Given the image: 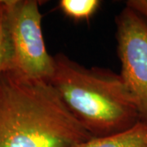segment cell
<instances>
[{"instance_id": "6da1fadb", "label": "cell", "mask_w": 147, "mask_h": 147, "mask_svg": "<svg viewBox=\"0 0 147 147\" xmlns=\"http://www.w3.org/2000/svg\"><path fill=\"white\" fill-rule=\"evenodd\" d=\"M93 137L49 81L0 77V147H70Z\"/></svg>"}, {"instance_id": "52a82bcc", "label": "cell", "mask_w": 147, "mask_h": 147, "mask_svg": "<svg viewBox=\"0 0 147 147\" xmlns=\"http://www.w3.org/2000/svg\"><path fill=\"white\" fill-rule=\"evenodd\" d=\"M11 50L7 27L4 0H0V77L7 70L10 64Z\"/></svg>"}, {"instance_id": "5b68a950", "label": "cell", "mask_w": 147, "mask_h": 147, "mask_svg": "<svg viewBox=\"0 0 147 147\" xmlns=\"http://www.w3.org/2000/svg\"><path fill=\"white\" fill-rule=\"evenodd\" d=\"M70 147H147V123L140 120L125 131L93 137Z\"/></svg>"}, {"instance_id": "8992f818", "label": "cell", "mask_w": 147, "mask_h": 147, "mask_svg": "<svg viewBox=\"0 0 147 147\" xmlns=\"http://www.w3.org/2000/svg\"><path fill=\"white\" fill-rule=\"evenodd\" d=\"M99 0H61L59 7L64 15L75 21H89L99 9Z\"/></svg>"}, {"instance_id": "277c9868", "label": "cell", "mask_w": 147, "mask_h": 147, "mask_svg": "<svg viewBox=\"0 0 147 147\" xmlns=\"http://www.w3.org/2000/svg\"><path fill=\"white\" fill-rule=\"evenodd\" d=\"M115 24L119 74L135 100L140 120L147 123V22L126 6Z\"/></svg>"}, {"instance_id": "7a4b0ae2", "label": "cell", "mask_w": 147, "mask_h": 147, "mask_svg": "<svg viewBox=\"0 0 147 147\" xmlns=\"http://www.w3.org/2000/svg\"><path fill=\"white\" fill-rule=\"evenodd\" d=\"M50 83L75 119L94 137L119 133L140 121L127 85L111 69L86 67L59 53Z\"/></svg>"}, {"instance_id": "ba28073f", "label": "cell", "mask_w": 147, "mask_h": 147, "mask_svg": "<svg viewBox=\"0 0 147 147\" xmlns=\"http://www.w3.org/2000/svg\"><path fill=\"white\" fill-rule=\"evenodd\" d=\"M126 6L136 11L147 22V0H128Z\"/></svg>"}, {"instance_id": "3957f363", "label": "cell", "mask_w": 147, "mask_h": 147, "mask_svg": "<svg viewBox=\"0 0 147 147\" xmlns=\"http://www.w3.org/2000/svg\"><path fill=\"white\" fill-rule=\"evenodd\" d=\"M4 3L11 50L7 70L26 78L50 81L54 59L47 52L42 35L39 2L4 0Z\"/></svg>"}]
</instances>
